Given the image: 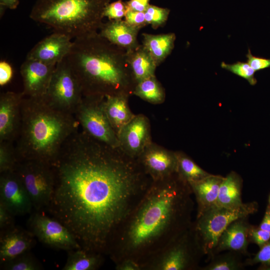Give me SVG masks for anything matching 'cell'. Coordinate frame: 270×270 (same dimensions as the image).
Segmentation results:
<instances>
[{
	"mask_svg": "<svg viewBox=\"0 0 270 270\" xmlns=\"http://www.w3.org/2000/svg\"><path fill=\"white\" fill-rule=\"evenodd\" d=\"M110 0H36L30 17L54 32L76 38L98 32Z\"/></svg>",
	"mask_w": 270,
	"mask_h": 270,
	"instance_id": "5b68a950",
	"label": "cell"
},
{
	"mask_svg": "<svg viewBox=\"0 0 270 270\" xmlns=\"http://www.w3.org/2000/svg\"><path fill=\"white\" fill-rule=\"evenodd\" d=\"M139 31L124 20H109L103 22L98 33L112 44L126 52L140 44L137 39Z\"/></svg>",
	"mask_w": 270,
	"mask_h": 270,
	"instance_id": "ffe728a7",
	"label": "cell"
},
{
	"mask_svg": "<svg viewBox=\"0 0 270 270\" xmlns=\"http://www.w3.org/2000/svg\"><path fill=\"white\" fill-rule=\"evenodd\" d=\"M221 67L232 73L246 80L252 85H255L257 80L254 77L256 71L248 62H237L232 64H228L222 62Z\"/></svg>",
	"mask_w": 270,
	"mask_h": 270,
	"instance_id": "d6a6232c",
	"label": "cell"
},
{
	"mask_svg": "<svg viewBox=\"0 0 270 270\" xmlns=\"http://www.w3.org/2000/svg\"><path fill=\"white\" fill-rule=\"evenodd\" d=\"M79 126L74 114L52 106L44 96H24L16 148L19 161L36 160L52 164Z\"/></svg>",
	"mask_w": 270,
	"mask_h": 270,
	"instance_id": "277c9868",
	"label": "cell"
},
{
	"mask_svg": "<svg viewBox=\"0 0 270 270\" xmlns=\"http://www.w3.org/2000/svg\"><path fill=\"white\" fill-rule=\"evenodd\" d=\"M16 172L37 212L46 210L52 197L55 174L52 164L36 160L18 162Z\"/></svg>",
	"mask_w": 270,
	"mask_h": 270,
	"instance_id": "ba28073f",
	"label": "cell"
},
{
	"mask_svg": "<svg viewBox=\"0 0 270 270\" xmlns=\"http://www.w3.org/2000/svg\"><path fill=\"white\" fill-rule=\"evenodd\" d=\"M192 194L176 172L152 180L117 232L108 255L115 264L126 258L140 265L146 262L191 227Z\"/></svg>",
	"mask_w": 270,
	"mask_h": 270,
	"instance_id": "7a4b0ae2",
	"label": "cell"
},
{
	"mask_svg": "<svg viewBox=\"0 0 270 270\" xmlns=\"http://www.w3.org/2000/svg\"><path fill=\"white\" fill-rule=\"evenodd\" d=\"M150 0H129L126 2V10L144 12L150 6Z\"/></svg>",
	"mask_w": 270,
	"mask_h": 270,
	"instance_id": "60d3db41",
	"label": "cell"
},
{
	"mask_svg": "<svg viewBox=\"0 0 270 270\" xmlns=\"http://www.w3.org/2000/svg\"><path fill=\"white\" fill-rule=\"evenodd\" d=\"M134 95L154 104H162L165 100V90L156 76L138 82L134 88Z\"/></svg>",
	"mask_w": 270,
	"mask_h": 270,
	"instance_id": "4316f807",
	"label": "cell"
},
{
	"mask_svg": "<svg viewBox=\"0 0 270 270\" xmlns=\"http://www.w3.org/2000/svg\"><path fill=\"white\" fill-rule=\"evenodd\" d=\"M13 70L12 66L7 62H0V85L4 86L8 84L12 78Z\"/></svg>",
	"mask_w": 270,
	"mask_h": 270,
	"instance_id": "ab89813d",
	"label": "cell"
},
{
	"mask_svg": "<svg viewBox=\"0 0 270 270\" xmlns=\"http://www.w3.org/2000/svg\"><path fill=\"white\" fill-rule=\"evenodd\" d=\"M72 38L58 32L38 42L28 53L26 58L57 64L66 57L72 46Z\"/></svg>",
	"mask_w": 270,
	"mask_h": 270,
	"instance_id": "e0dca14e",
	"label": "cell"
},
{
	"mask_svg": "<svg viewBox=\"0 0 270 270\" xmlns=\"http://www.w3.org/2000/svg\"><path fill=\"white\" fill-rule=\"evenodd\" d=\"M269 206H270V198H269Z\"/></svg>",
	"mask_w": 270,
	"mask_h": 270,
	"instance_id": "bcb514c9",
	"label": "cell"
},
{
	"mask_svg": "<svg viewBox=\"0 0 270 270\" xmlns=\"http://www.w3.org/2000/svg\"><path fill=\"white\" fill-rule=\"evenodd\" d=\"M6 270H40L42 266L39 261L30 252L24 253L2 264Z\"/></svg>",
	"mask_w": 270,
	"mask_h": 270,
	"instance_id": "f546056e",
	"label": "cell"
},
{
	"mask_svg": "<svg viewBox=\"0 0 270 270\" xmlns=\"http://www.w3.org/2000/svg\"><path fill=\"white\" fill-rule=\"evenodd\" d=\"M142 45L158 66L170 54L176 39L174 33L153 34L143 33Z\"/></svg>",
	"mask_w": 270,
	"mask_h": 270,
	"instance_id": "cb8c5ba5",
	"label": "cell"
},
{
	"mask_svg": "<svg viewBox=\"0 0 270 270\" xmlns=\"http://www.w3.org/2000/svg\"><path fill=\"white\" fill-rule=\"evenodd\" d=\"M83 96L80 84L65 58L56 64L44 98L55 108L74 114Z\"/></svg>",
	"mask_w": 270,
	"mask_h": 270,
	"instance_id": "30bf717a",
	"label": "cell"
},
{
	"mask_svg": "<svg viewBox=\"0 0 270 270\" xmlns=\"http://www.w3.org/2000/svg\"><path fill=\"white\" fill-rule=\"evenodd\" d=\"M126 12L125 2L117 0L110 2L104 8V16L109 20H120L124 18Z\"/></svg>",
	"mask_w": 270,
	"mask_h": 270,
	"instance_id": "836d02e7",
	"label": "cell"
},
{
	"mask_svg": "<svg viewBox=\"0 0 270 270\" xmlns=\"http://www.w3.org/2000/svg\"><path fill=\"white\" fill-rule=\"evenodd\" d=\"M192 226L140 264L142 270H192L202 256Z\"/></svg>",
	"mask_w": 270,
	"mask_h": 270,
	"instance_id": "52a82bcc",
	"label": "cell"
},
{
	"mask_svg": "<svg viewBox=\"0 0 270 270\" xmlns=\"http://www.w3.org/2000/svg\"><path fill=\"white\" fill-rule=\"evenodd\" d=\"M19 162L12 142H0V174L15 170Z\"/></svg>",
	"mask_w": 270,
	"mask_h": 270,
	"instance_id": "4dcf8cb0",
	"label": "cell"
},
{
	"mask_svg": "<svg viewBox=\"0 0 270 270\" xmlns=\"http://www.w3.org/2000/svg\"><path fill=\"white\" fill-rule=\"evenodd\" d=\"M175 152L177 158L176 173L188 184L201 180L211 174L198 166L184 152Z\"/></svg>",
	"mask_w": 270,
	"mask_h": 270,
	"instance_id": "83f0119b",
	"label": "cell"
},
{
	"mask_svg": "<svg viewBox=\"0 0 270 270\" xmlns=\"http://www.w3.org/2000/svg\"><path fill=\"white\" fill-rule=\"evenodd\" d=\"M170 12V10L168 8L150 4L144 12L146 22L148 25L150 24L154 29H157L166 24Z\"/></svg>",
	"mask_w": 270,
	"mask_h": 270,
	"instance_id": "1f68e13d",
	"label": "cell"
},
{
	"mask_svg": "<svg viewBox=\"0 0 270 270\" xmlns=\"http://www.w3.org/2000/svg\"><path fill=\"white\" fill-rule=\"evenodd\" d=\"M137 159L152 180L164 178L177 171L176 152L152 142L145 148Z\"/></svg>",
	"mask_w": 270,
	"mask_h": 270,
	"instance_id": "5bb4252c",
	"label": "cell"
},
{
	"mask_svg": "<svg viewBox=\"0 0 270 270\" xmlns=\"http://www.w3.org/2000/svg\"><path fill=\"white\" fill-rule=\"evenodd\" d=\"M52 166L55 183L46 210L70 230L82 248L108 254L152 179L137 158L78 129Z\"/></svg>",
	"mask_w": 270,
	"mask_h": 270,
	"instance_id": "6da1fadb",
	"label": "cell"
},
{
	"mask_svg": "<svg viewBox=\"0 0 270 270\" xmlns=\"http://www.w3.org/2000/svg\"><path fill=\"white\" fill-rule=\"evenodd\" d=\"M56 66L26 58L20 69L24 86L22 92L24 96L32 98L44 96Z\"/></svg>",
	"mask_w": 270,
	"mask_h": 270,
	"instance_id": "9a60e30c",
	"label": "cell"
},
{
	"mask_svg": "<svg viewBox=\"0 0 270 270\" xmlns=\"http://www.w3.org/2000/svg\"><path fill=\"white\" fill-rule=\"evenodd\" d=\"M18 4L19 0H0V16L3 14L4 10H15Z\"/></svg>",
	"mask_w": 270,
	"mask_h": 270,
	"instance_id": "7bdbcfd3",
	"label": "cell"
},
{
	"mask_svg": "<svg viewBox=\"0 0 270 270\" xmlns=\"http://www.w3.org/2000/svg\"><path fill=\"white\" fill-rule=\"evenodd\" d=\"M34 235L28 230L14 226L0 232L1 264L26 252L35 245Z\"/></svg>",
	"mask_w": 270,
	"mask_h": 270,
	"instance_id": "ac0fdd59",
	"label": "cell"
},
{
	"mask_svg": "<svg viewBox=\"0 0 270 270\" xmlns=\"http://www.w3.org/2000/svg\"><path fill=\"white\" fill-rule=\"evenodd\" d=\"M104 254L82 248L68 251L62 270H96L104 261Z\"/></svg>",
	"mask_w": 270,
	"mask_h": 270,
	"instance_id": "484cf974",
	"label": "cell"
},
{
	"mask_svg": "<svg viewBox=\"0 0 270 270\" xmlns=\"http://www.w3.org/2000/svg\"><path fill=\"white\" fill-rule=\"evenodd\" d=\"M224 177L210 174L197 182L189 184L197 204V215L215 206L219 190Z\"/></svg>",
	"mask_w": 270,
	"mask_h": 270,
	"instance_id": "44dd1931",
	"label": "cell"
},
{
	"mask_svg": "<svg viewBox=\"0 0 270 270\" xmlns=\"http://www.w3.org/2000/svg\"><path fill=\"white\" fill-rule=\"evenodd\" d=\"M130 96L120 94L105 96L104 108L107 118L117 136L122 128L136 114L130 108Z\"/></svg>",
	"mask_w": 270,
	"mask_h": 270,
	"instance_id": "7402d4cb",
	"label": "cell"
},
{
	"mask_svg": "<svg viewBox=\"0 0 270 270\" xmlns=\"http://www.w3.org/2000/svg\"><path fill=\"white\" fill-rule=\"evenodd\" d=\"M120 148L130 156L137 158L152 142L148 118L140 114L134 116L119 132Z\"/></svg>",
	"mask_w": 270,
	"mask_h": 270,
	"instance_id": "7c38bea8",
	"label": "cell"
},
{
	"mask_svg": "<svg viewBox=\"0 0 270 270\" xmlns=\"http://www.w3.org/2000/svg\"><path fill=\"white\" fill-rule=\"evenodd\" d=\"M242 179L236 172H231L224 177L216 206L232 208L242 205Z\"/></svg>",
	"mask_w": 270,
	"mask_h": 270,
	"instance_id": "d4e9b609",
	"label": "cell"
},
{
	"mask_svg": "<svg viewBox=\"0 0 270 270\" xmlns=\"http://www.w3.org/2000/svg\"><path fill=\"white\" fill-rule=\"evenodd\" d=\"M250 239L260 248L270 240V233L259 228L252 226L250 230Z\"/></svg>",
	"mask_w": 270,
	"mask_h": 270,
	"instance_id": "8d00e7d4",
	"label": "cell"
},
{
	"mask_svg": "<svg viewBox=\"0 0 270 270\" xmlns=\"http://www.w3.org/2000/svg\"><path fill=\"white\" fill-rule=\"evenodd\" d=\"M258 228L270 233V206L269 205L266 208L263 219Z\"/></svg>",
	"mask_w": 270,
	"mask_h": 270,
	"instance_id": "ee69618b",
	"label": "cell"
},
{
	"mask_svg": "<svg viewBox=\"0 0 270 270\" xmlns=\"http://www.w3.org/2000/svg\"><path fill=\"white\" fill-rule=\"evenodd\" d=\"M0 202L14 216L32 212L31 199L16 170L0 174Z\"/></svg>",
	"mask_w": 270,
	"mask_h": 270,
	"instance_id": "4fadbf2b",
	"label": "cell"
},
{
	"mask_svg": "<svg viewBox=\"0 0 270 270\" xmlns=\"http://www.w3.org/2000/svg\"><path fill=\"white\" fill-rule=\"evenodd\" d=\"M124 18L128 24L140 30L148 25L145 20L144 12L126 10Z\"/></svg>",
	"mask_w": 270,
	"mask_h": 270,
	"instance_id": "e575fe53",
	"label": "cell"
},
{
	"mask_svg": "<svg viewBox=\"0 0 270 270\" xmlns=\"http://www.w3.org/2000/svg\"><path fill=\"white\" fill-rule=\"evenodd\" d=\"M105 96H84L74 114L82 130L93 138L114 148L120 147L118 136L104 108Z\"/></svg>",
	"mask_w": 270,
	"mask_h": 270,
	"instance_id": "9c48e42d",
	"label": "cell"
},
{
	"mask_svg": "<svg viewBox=\"0 0 270 270\" xmlns=\"http://www.w3.org/2000/svg\"><path fill=\"white\" fill-rule=\"evenodd\" d=\"M66 58L83 96L133 94L136 82L126 61V51L98 32L74 38Z\"/></svg>",
	"mask_w": 270,
	"mask_h": 270,
	"instance_id": "3957f363",
	"label": "cell"
},
{
	"mask_svg": "<svg viewBox=\"0 0 270 270\" xmlns=\"http://www.w3.org/2000/svg\"><path fill=\"white\" fill-rule=\"evenodd\" d=\"M260 270H270V266L264 267L263 268H260Z\"/></svg>",
	"mask_w": 270,
	"mask_h": 270,
	"instance_id": "f6af8a7d",
	"label": "cell"
},
{
	"mask_svg": "<svg viewBox=\"0 0 270 270\" xmlns=\"http://www.w3.org/2000/svg\"><path fill=\"white\" fill-rule=\"evenodd\" d=\"M29 230L41 242L54 248L66 251L82 248L79 243L62 224L36 211L28 220Z\"/></svg>",
	"mask_w": 270,
	"mask_h": 270,
	"instance_id": "8fae6325",
	"label": "cell"
},
{
	"mask_svg": "<svg viewBox=\"0 0 270 270\" xmlns=\"http://www.w3.org/2000/svg\"><path fill=\"white\" fill-rule=\"evenodd\" d=\"M247 218H238L226 228L218 239L214 254L224 250L246 253L252 226L248 223Z\"/></svg>",
	"mask_w": 270,
	"mask_h": 270,
	"instance_id": "d6986e66",
	"label": "cell"
},
{
	"mask_svg": "<svg viewBox=\"0 0 270 270\" xmlns=\"http://www.w3.org/2000/svg\"><path fill=\"white\" fill-rule=\"evenodd\" d=\"M115 264L116 270H142L140 264L132 259H124Z\"/></svg>",
	"mask_w": 270,
	"mask_h": 270,
	"instance_id": "b9f144b4",
	"label": "cell"
},
{
	"mask_svg": "<svg viewBox=\"0 0 270 270\" xmlns=\"http://www.w3.org/2000/svg\"><path fill=\"white\" fill-rule=\"evenodd\" d=\"M14 216L10 211L0 202V232L6 230L14 226Z\"/></svg>",
	"mask_w": 270,
	"mask_h": 270,
	"instance_id": "f35d334b",
	"label": "cell"
},
{
	"mask_svg": "<svg viewBox=\"0 0 270 270\" xmlns=\"http://www.w3.org/2000/svg\"><path fill=\"white\" fill-rule=\"evenodd\" d=\"M258 263L262 264L260 268L270 266V240L260 248V250L252 259L249 260L250 264Z\"/></svg>",
	"mask_w": 270,
	"mask_h": 270,
	"instance_id": "d590c367",
	"label": "cell"
},
{
	"mask_svg": "<svg viewBox=\"0 0 270 270\" xmlns=\"http://www.w3.org/2000/svg\"><path fill=\"white\" fill-rule=\"evenodd\" d=\"M240 253L230 251L218 256H213L210 262L202 270H239L243 268Z\"/></svg>",
	"mask_w": 270,
	"mask_h": 270,
	"instance_id": "f1b7e54d",
	"label": "cell"
},
{
	"mask_svg": "<svg viewBox=\"0 0 270 270\" xmlns=\"http://www.w3.org/2000/svg\"><path fill=\"white\" fill-rule=\"evenodd\" d=\"M246 57V62L256 72L270 68V58L254 56L250 49Z\"/></svg>",
	"mask_w": 270,
	"mask_h": 270,
	"instance_id": "74e56055",
	"label": "cell"
},
{
	"mask_svg": "<svg viewBox=\"0 0 270 270\" xmlns=\"http://www.w3.org/2000/svg\"><path fill=\"white\" fill-rule=\"evenodd\" d=\"M126 61L136 84L148 78L155 76L158 66L142 44L126 52Z\"/></svg>",
	"mask_w": 270,
	"mask_h": 270,
	"instance_id": "603a6c76",
	"label": "cell"
},
{
	"mask_svg": "<svg viewBox=\"0 0 270 270\" xmlns=\"http://www.w3.org/2000/svg\"><path fill=\"white\" fill-rule=\"evenodd\" d=\"M22 92H7L0 96V142H12L17 136L21 118Z\"/></svg>",
	"mask_w": 270,
	"mask_h": 270,
	"instance_id": "2e32d148",
	"label": "cell"
},
{
	"mask_svg": "<svg viewBox=\"0 0 270 270\" xmlns=\"http://www.w3.org/2000/svg\"><path fill=\"white\" fill-rule=\"evenodd\" d=\"M257 210L258 204L254 202L232 208L215 206L196 216L192 228L203 254L213 256L218 239L226 228L234 220L246 218Z\"/></svg>",
	"mask_w": 270,
	"mask_h": 270,
	"instance_id": "8992f818",
	"label": "cell"
}]
</instances>
